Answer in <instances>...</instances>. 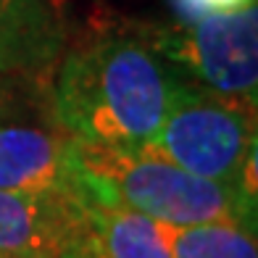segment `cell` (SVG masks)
<instances>
[{"label":"cell","mask_w":258,"mask_h":258,"mask_svg":"<svg viewBox=\"0 0 258 258\" xmlns=\"http://www.w3.org/2000/svg\"><path fill=\"white\" fill-rule=\"evenodd\" d=\"M63 258H90V255H87L85 250L79 248V250H74V253H69V255H63Z\"/></svg>","instance_id":"obj_11"},{"label":"cell","mask_w":258,"mask_h":258,"mask_svg":"<svg viewBox=\"0 0 258 258\" xmlns=\"http://www.w3.org/2000/svg\"><path fill=\"white\" fill-rule=\"evenodd\" d=\"M72 143L79 177L98 201L126 206L169 227L216 219L255 224V201L237 187L201 179L143 148Z\"/></svg>","instance_id":"obj_2"},{"label":"cell","mask_w":258,"mask_h":258,"mask_svg":"<svg viewBox=\"0 0 258 258\" xmlns=\"http://www.w3.org/2000/svg\"><path fill=\"white\" fill-rule=\"evenodd\" d=\"M171 258H258L255 224L232 219L203 224L169 227L163 224Z\"/></svg>","instance_id":"obj_9"},{"label":"cell","mask_w":258,"mask_h":258,"mask_svg":"<svg viewBox=\"0 0 258 258\" xmlns=\"http://www.w3.org/2000/svg\"><path fill=\"white\" fill-rule=\"evenodd\" d=\"M184 19L206 16V14H232V11L255 6V0H179Z\"/></svg>","instance_id":"obj_10"},{"label":"cell","mask_w":258,"mask_h":258,"mask_svg":"<svg viewBox=\"0 0 258 258\" xmlns=\"http://www.w3.org/2000/svg\"><path fill=\"white\" fill-rule=\"evenodd\" d=\"M0 190L53 198L85 195L72 137L63 129L0 124Z\"/></svg>","instance_id":"obj_5"},{"label":"cell","mask_w":258,"mask_h":258,"mask_svg":"<svg viewBox=\"0 0 258 258\" xmlns=\"http://www.w3.org/2000/svg\"><path fill=\"white\" fill-rule=\"evenodd\" d=\"M143 150L255 201V108L234 98L177 77L163 121Z\"/></svg>","instance_id":"obj_3"},{"label":"cell","mask_w":258,"mask_h":258,"mask_svg":"<svg viewBox=\"0 0 258 258\" xmlns=\"http://www.w3.org/2000/svg\"><path fill=\"white\" fill-rule=\"evenodd\" d=\"M174 82L177 74L137 27H100L58 63L55 119L77 143L145 148L163 121Z\"/></svg>","instance_id":"obj_1"},{"label":"cell","mask_w":258,"mask_h":258,"mask_svg":"<svg viewBox=\"0 0 258 258\" xmlns=\"http://www.w3.org/2000/svg\"><path fill=\"white\" fill-rule=\"evenodd\" d=\"M66 48V27L55 0H0V72L42 77Z\"/></svg>","instance_id":"obj_7"},{"label":"cell","mask_w":258,"mask_h":258,"mask_svg":"<svg viewBox=\"0 0 258 258\" xmlns=\"http://www.w3.org/2000/svg\"><path fill=\"white\" fill-rule=\"evenodd\" d=\"M82 250L90 258H171L163 224L137 211L87 195Z\"/></svg>","instance_id":"obj_8"},{"label":"cell","mask_w":258,"mask_h":258,"mask_svg":"<svg viewBox=\"0 0 258 258\" xmlns=\"http://www.w3.org/2000/svg\"><path fill=\"white\" fill-rule=\"evenodd\" d=\"M169 66L219 95L255 108L258 95V8L206 14L174 24H137Z\"/></svg>","instance_id":"obj_4"},{"label":"cell","mask_w":258,"mask_h":258,"mask_svg":"<svg viewBox=\"0 0 258 258\" xmlns=\"http://www.w3.org/2000/svg\"><path fill=\"white\" fill-rule=\"evenodd\" d=\"M79 198L24 195L0 190V258H63L85 237V203Z\"/></svg>","instance_id":"obj_6"}]
</instances>
